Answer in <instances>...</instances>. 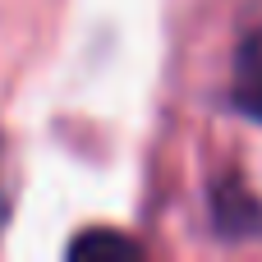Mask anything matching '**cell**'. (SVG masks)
Returning <instances> with one entry per match:
<instances>
[{"instance_id":"cell-1","label":"cell","mask_w":262,"mask_h":262,"mask_svg":"<svg viewBox=\"0 0 262 262\" xmlns=\"http://www.w3.org/2000/svg\"><path fill=\"white\" fill-rule=\"evenodd\" d=\"M230 97H235V106H239L249 120H262V28L244 37V46H239V55H235Z\"/></svg>"},{"instance_id":"cell-2","label":"cell","mask_w":262,"mask_h":262,"mask_svg":"<svg viewBox=\"0 0 262 262\" xmlns=\"http://www.w3.org/2000/svg\"><path fill=\"white\" fill-rule=\"evenodd\" d=\"M258 221V207L235 189V184H226V189H216V226L226 230V235H239V230H258L253 226Z\"/></svg>"},{"instance_id":"cell-3","label":"cell","mask_w":262,"mask_h":262,"mask_svg":"<svg viewBox=\"0 0 262 262\" xmlns=\"http://www.w3.org/2000/svg\"><path fill=\"white\" fill-rule=\"evenodd\" d=\"M111 253L138 258V244L124 239V235H111V230H88V235H78L69 244V258H111Z\"/></svg>"},{"instance_id":"cell-4","label":"cell","mask_w":262,"mask_h":262,"mask_svg":"<svg viewBox=\"0 0 262 262\" xmlns=\"http://www.w3.org/2000/svg\"><path fill=\"white\" fill-rule=\"evenodd\" d=\"M0 221H5V189H0Z\"/></svg>"}]
</instances>
